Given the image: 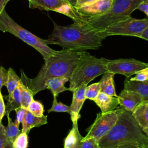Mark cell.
I'll list each match as a JSON object with an SVG mask.
<instances>
[{
  "label": "cell",
  "instance_id": "obj_1",
  "mask_svg": "<svg viewBox=\"0 0 148 148\" xmlns=\"http://www.w3.org/2000/svg\"><path fill=\"white\" fill-rule=\"evenodd\" d=\"M107 36L103 32L87 23H73L62 26L54 22V29L49 35L51 45H58L63 49L84 51L96 50L102 46Z\"/></svg>",
  "mask_w": 148,
  "mask_h": 148
},
{
  "label": "cell",
  "instance_id": "obj_2",
  "mask_svg": "<svg viewBox=\"0 0 148 148\" xmlns=\"http://www.w3.org/2000/svg\"><path fill=\"white\" fill-rule=\"evenodd\" d=\"M83 51L63 49L45 60V64L36 76L28 78L21 69L20 82L32 92L33 95L43 90L45 82L50 78L64 77L69 79Z\"/></svg>",
  "mask_w": 148,
  "mask_h": 148
},
{
  "label": "cell",
  "instance_id": "obj_3",
  "mask_svg": "<svg viewBox=\"0 0 148 148\" xmlns=\"http://www.w3.org/2000/svg\"><path fill=\"white\" fill-rule=\"evenodd\" d=\"M147 139L142 128L134 118L132 112L123 109L110 131L98 142L100 148H115L133 142H145Z\"/></svg>",
  "mask_w": 148,
  "mask_h": 148
},
{
  "label": "cell",
  "instance_id": "obj_4",
  "mask_svg": "<svg viewBox=\"0 0 148 148\" xmlns=\"http://www.w3.org/2000/svg\"><path fill=\"white\" fill-rule=\"evenodd\" d=\"M108 60L97 58L84 51L69 78V91L73 92L82 85H87L97 76L107 71Z\"/></svg>",
  "mask_w": 148,
  "mask_h": 148
},
{
  "label": "cell",
  "instance_id": "obj_5",
  "mask_svg": "<svg viewBox=\"0 0 148 148\" xmlns=\"http://www.w3.org/2000/svg\"><path fill=\"white\" fill-rule=\"evenodd\" d=\"M0 31L9 32L34 47L42 56L44 60L56 51L48 46V45H51V42L48 39L40 38L18 25L8 15L5 9L0 13Z\"/></svg>",
  "mask_w": 148,
  "mask_h": 148
},
{
  "label": "cell",
  "instance_id": "obj_6",
  "mask_svg": "<svg viewBox=\"0 0 148 148\" xmlns=\"http://www.w3.org/2000/svg\"><path fill=\"white\" fill-rule=\"evenodd\" d=\"M146 0H112L110 9L104 14L88 18L86 23L94 28L103 30L117 22L130 17L138 6Z\"/></svg>",
  "mask_w": 148,
  "mask_h": 148
},
{
  "label": "cell",
  "instance_id": "obj_7",
  "mask_svg": "<svg viewBox=\"0 0 148 148\" xmlns=\"http://www.w3.org/2000/svg\"><path fill=\"white\" fill-rule=\"evenodd\" d=\"M147 26L148 18L137 19L130 16L101 31L106 36L124 35L140 38L142 32Z\"/></svg>",
  "mask_w": 148,
  "mask_h": 148
},
{
  "label": "cell",
  "instance_id": "obj_8",
  "mask_svg": "<svg viewBox=\"0 0 148 148\" xmlns=\"http://www.w3.org/2000/svg\"><path fill=\"white\" fill-rule=\"evenodd\" d=\"M123 110L120 107L108 113H97L93 124L86 130L87 134L84 138L93 137L99 142L114 125Z\"/></svg>",
  "mask_w": 148,
  "mask_h": 148
},
{
  "label": "cell",
  "instance_id": "obj_9",
  "mask_svg": "<svg viewBox=\"0 0 148 148\" xmlns=\"http://www.w3.org/2000/svg\"><path fill=\"white\" fill-rule=\"evenodd\" d=\"M29 7L40 10H52L64 14L73 20L75 23H83L75 8L71 6L66 0H29Z\"/></svg>",
  "mask_w": 148,
  "mask_h": 148
},
{
  "label": "cell",
  "instance_id": "obj_10",
  "mask_svg": "<svg viewBox=\"0 0 148 148\" xmlns=\"http://www.w3.org/2000/svg\"><path fill=\"white\" fill-rule=\"evenodd\" d=\"M147 66L148 63L134 58H120L108 60L106 67L108 72L114 74H121L128 78Z\"/></svg>",
  "mask_w": 148,
  "mask_h": 148
},
{
  "label": "cell",
  "instance_id": "obj_11",
  "mask_svg": "<svg viewBox=\"0 0 148 148\" xmlns=\"http://www.w3.org/2000/svg\"><path fill=\"white\" fill-rule=\"evenodd\" d=\"M112 3V0H96L90 4L75 8V9L84 24L88 18L106 13L110 9Z\"/></svg>",
  "mask_w": 148,
  "mask_h": 148
},
{
  "label": "cell",
  "instance_id": "obj_12",
  "mask_svg": "<svg viewBox=\"0 0 148 148\" xmlns=\"http://www.w3.org/2000/svg\"><path fill=\"white\" fill-rule=\"evenodd\" d=\"M87 85H82L76 88L73 92V98L70 106L71 119L73 124L77 123L80 117V111L86 100L85 90Z\"/></svg>",
  "mask_w": 148,
  "mask_h": 148
},
{
  "label": "cell",
  "instance_id": "obj_13",
  "mask_svg": "<svg viewBox=\"0 0 148 148\" xmlns=\"http://www.w3.org/2000/svg\"><path fill=\"white\" fill-rule=\"evenodd\" d=\"M117 98L119 105L125 110L131 112L143 101L142 97L138 92L124 88L120 92Z\"/></svg>",
  "mask_w": 148,
  "mask_h": 148
},
{
  "label": "cell",
  "instance_id": "obj_14",
  "mask_svg": "<svg viewBox=\"0 0 148 148\" xmlns=\"http://www.w3.org/2000/svg\"><path fill=\"white\" fill-rule=\"evenodd\" d=\"M94 101L101 109L102 113H108L119 108V102L117 97L109 96L102 92L99 93Z\"/></svg>",
  "mask_w": 148,
  "mask_h": 148
},
{
  "label": "cell",
  "instance_id": "obj_15",
  "mask_svg": "<svg viewBox=\"0 0 148 148\" xmlns=\"http://www.w3.org/2000/svg\"><path fill=\"white\" fill-rule=\"evenodd\" d=\"M47 116L37 117L32 114L27 110L25 116L21 122L22 130L21 132H27L28 134L30 130L34 127H39L47 123Z\"/></svg>",
  "mask_w": 148,
  "mask_h": 148
},
{
  "label": "cell",
  "instance_id": "obj_16",
  "mask_svg": "<svg viewBox=\"0 0 148 148\" xmlns=\"http://www.w3.org/2000/svg\"><path fill=\"white\" fill-rule=\"evenodd\" d=\"M69 80V79L64 77L50 78L45 82L43 89H49L53 97H57L62 92L69 91V88L64 86V84Z\"/></svg>",
  "mask_w": 148,
  "mask_h": 148
},
{
  "label": "cell",
  "instance_id": "obj_17",
  "mask_svg": "<svg viewBox=\"0 0 148 148\" xmlns=\"http://www.w3.org/2000/svg\"><path fill=\"white\" fill-rule=\"evenodd\" d=\"M132 114L142 128L148 127V101H142L132 112Z\"/></svg>",
  "mask_w": 148,
  "mask_h": 148
},
{
  "label": "cell",
  "instance_id": "obj_18",
  "mask_svg": "<svg viewBox=\"0 0 148 148\" xmlns=\"http://www.w3.org/2000/svg\"><path fill=\"white\" fill-rule=\"evenodd\" d=\"M114 73L107 71L103 74L99 82L101 92H103L109 96L118 97L116 92L114 76Z\"/></svg>",
  "mask_w": 148,
  "mask_h": 148
},
{
  "label": "cell",
  "instance_id": "obj_19",
  "mask_svg": "<svg viewBox=\"0 0 148 148\" xmlns=\"http://www.w3.org/2000/svg\"><path fill=\"white\" fill-rule=\"evenodd\" d=\"M124 88L134 91L142 97L143 101H148V80L138 82L126 79L124 82Z\"/></svg>",
  "mask_w": 148,
  "mask_h": 148
},
{
  "label": "cell",
  "instance_id": "obj_20",
  "mask_svg": "<svg viewBox=\"0 0 148 148\" xmlns=\"http://www.w3.org/2000/svg\"><path fill=\"white\" fill-rule=\"evenodd\" d=\"M5 98L7 100V103L5 105V115L9 114L10 112L21 107V95L18 85L12 92L9 93L8 96H5Z\"/></svg>",
  "mask_w": 148,
  "mask_h": 148
},
{
  "label": "cell",
  "instance_id": "obj_21",
  "mask_svg": "<svg viewBox=\"0 0 148 148\" xmlns=\"http://www.w3.org/2000/svg\"><path fill=\"white\" fill-rule=\"evenodd\" d=\"M8 118V125L5 127V132L7 137L9 139L13 142L17 136L20 134V130H19V127H17L15 123L12 121L11 118L9 116V114H8L6 115Z\"/></svg>",
  "mask_w": 148,
  "mask_h": 148
},
{
  "label": "cell",
  "instance_id": "obj_22",
  "mask_svg": "<svg viewBox=\"0 0 148 148\" xmlns=\"http://www.w3.org/2000/svg\"><path fill=\"white\" fill-rule=\"evenodd\" d=\"M18 87L21 95V107L27 109L28 106L34 99L33 94L31 91L21 82L18 83Z\"/></svg>",
  "mask_w": 148,
  "mask_h": 148
},
{
  "label": "cell",
  "instance_id": "obj_23",
  "mask_svg": "<svg viewBox=\"0 0 148 148\" xmlns=\"http://www.w3.org/2000/svg\"><path fill=\"white\" fill-rule=\"evenodd\" d=\"M8 80L5 84L9 93L12 92L18 85L20 82V78L16 73L15 71L11 68L8 70Z\"/></svg>",
  "mask_w": 148,
  "mask_h": 148
},
{
  "label": "cell",
  "instance_id": "obj_24",
  "mask_svg": "<svg viewBox=\"0 0 148 148\" xmlns=\"http://www.w3.org/2000/svg\"><path fill=\"white\" fill-rule=\"evenodd\" d=\"M100 92L101 89L99 82L92 83L88 86H87L85 90L86 98L94 101V99L97 98Z\"/></svg>",
  "mask_w": 148,
  "mask_h": 148
},
{
  "label": "cell",
  "instance_id": "obj_25",
  "mask_svg": "<svg viewBox=\"0 0 148 148\" xmlns=\"http://www.w3.org/2000/svg\"><path fill=\"white\" fill-rule=\"evenodd\" d=\"M27 110L35 116L42 117L43 116L44 106L39 101L33 99L28 106Z\"/></svg>",
  "mask_w": 148,
  "mask_h": 148
},
{
  "label": "cell",
  "instance_id": "obj_26",
  "mask_svg": "<svg viewBox=\"0 0 148 148\" xmlns=\"http://www.w3.org/2000/svg\"><path fill=\"white\" fill-rule=\"evenodd\" d=\"M48 113L56 112H67L70 114V106L64 104L61 102H58L57 97H53V101L50 109L47 110Z\"/></svg>",
  "mask_w": 148,
  "mask_h": 148
},
{
  "label": "cell",
  "instance_id": "obj_27",
  "mask_svg": "<svg viewBox=\"0 0 148 148\" xmlns=\"http://www.w3.org/2000/svg\"><path fill=\"white\" fill-rule=\"evenodd\" d=\"M28 138L27 132H21L13 142V148H27Z\"/></svg>",
  "mask_w": 148,
  "mask_h": 148
},
{
  "label": "cell",
  "instance_id": "obj_28",
  "mask_svg": "<svg viewBox=\"0 0 148 148\" xmlns=\"http://www.w3.org/2000/svg\"><path fill=\"white\" fill-rule=\"evenodd\" d=\"M0 148H13V142L7 137L5 127L0 123Z\"/></svg>",
  "mask_w": 148,
  "mask_h": 148
},
{
  "label": "cell",
  "instance_id": "obj_29",
  "mask_svg": "<svg viewBox=\"0 0 148 148\" xmlns=\"http://www.w3.org/2000/svg\"><path fill=\"white\" fill-rule=\"evenodd\" d=\"M80 148H100L98 141L93 137L84 138L80 141Z\"/></svg>",
  "mask_w": 148,
  "mask_h": 148
},
{
  "label": "cell",
  "instance_id": "obj_30",
  "mask_svg": "<svg viewBox=\"0 0 148 148\" xmlns=\"http://www.w3.org/2000/svg\"><path fill=\"white\" fill-rule=\"evenodd\" d=\"M130 80L131 81L138 82H145L148 80V66L138 71L135 74V76L131 77Z\"/></svg>",
  "mask_w": 148,
  "mask_h": 148
},
{
  "label": "cell",
  "instance_id": "obj_31",
  "mask_svg": "<svg viewBox=\"0 0 148 148\" xmlns=\"http://www.w3.org/2000/svg\"><path fill=\"white\" fill-rule=\"evenodd\" d=\"M146 140L145 142H133L127 143L120 145L115 148H148Z\"/></svg>",
  "mask_w": 148,
  "mask_h": 148
},
{
  "label": "cell",
  "instance_id": "obj_32",
  "mask_svg": "<svg viewBox=\"0 0 148 148\" xmlns=\"http://www.w3.org/2000/svg\"><path fill=\"white\" fill-rule=\"evenodd\" d=\"M26 111H27V109L22 107H20L15 110V112L16 113V118L14 123L17 127H19L20 124L22 122L25 116Z\"/></svg>",
  "mask_w": 148,
  "mask_h": 148
},
{
  "label": "cell",
  "instance_id": "obj_33",
  "mask_svg": "<svg viewBox=\"0 0 148 148\" xmlns=\"http://www.w3.org/2000/svg\"><path fill=\"white\" fill-rule=\"evenodd\" d=\"M8 71L3 66H0V91L3 86L5 85L8 80Z\"/></svg>",
  "mask_w": 148,
  "mask_h": 148
},
{
  "label": "cell",
  "instance_id": "obj_34",
  "mask_svg": "<svg viewBox=\"0 0 148 148\" xmlns=\"http://www.w3.org/2000/svg\"><path fill=\"white\" fill-rule=\"evenodd\" d=\"M5 105L3 101L2 95L0 91V123H1L2 119L5 115Z\"/></svg>",
  "mask_w": 148,
  "mask_h": 148
},
{
  "label": "cell",
  "instance_id": "obj_35",
  "mask_svg": "<svg viewBox=\"0 0 148 148\" xmlns=\"http://www.w3.org/2000/svg\"><path fill=\"white\" fill-rule=\"evenodd\" d=\"M137 9H139L140 11L144 12L146 16L148 17V0H146L142 2L137 8Z\"/></svg>",
  "mask_w": 148,
  "mask_h": 148
},
{
  "label": "cell",
  "instance_id": "obj_36",
  "mask_svg": "<svg viewBox=\"0 0 148 148\" xmlns=\"http://www.w3.org/2000/svg\"><path fill=\"white\" fill-rule=\"evenodd\" d=\"M95 1L96 0H77L75 8H80L81 6L90 4Z\"/></svg>",
  "mask_w": 148,
  "mask_h": 148
},
{
  "label": "cell",
  "instance_id": "obj_37",
  "mask_svg": "<svg viewBox=\"0 0 148 148\" xmlns=\"http://www.w3.org/2000/svg\"><path fill=\"white\" fill-rule=\"evenodd\" d=\"M140 38L145 39L148 41V26L143 30V31L142 32V33L140 35Z\"/></svg>",
  "mask_w": 148,
  "mask_h": 148
},
{
  "label": "cell",
  "instance_id": "obj_38",
  "mask_svg": "<svg viewBox=\"0 0 148 148\" xmlns=\"http://www.w3.org/2000/svg\"><path fill=\"white\" fill-rule=\"evenodd\" d=\"M8 1V0H0V13L5 9Z\"/></svg>",
  "mask_w": 148,
  "mask_h": 148
},
{
  "label": "cell",
  "instance_id": "obj_39",
  "mask_svg": "<svg viewBox=\"0 0 148 148\" xmlns=\"http://www.w3.org/2000/svg\"><path fill=\"white\" fill-rule=\"evenodd\" d=\"M66 1L68 2V3L71 6H72L73 8H75V5H76L77 0H66Z\"/></svg>",
  "mask_w": 148,
  "mask_h": 148
},
{
  "label": "cell",
  "instance_id": "obj_40",
  "mask_svg": "<svg viewBox=\"0 0 148 148\" xmlns=\"http://www.w3.org/2000/svg\"><path fill=\"white\" fill-rule=\"evenodd\" d=\"M82 139L79 140V141H77L73 146H71V147L69 148H80V141H81Z\"/></svg>",
  "mask_w": 148,
  "mask_h": 148
},
{
  "label": "cell",
  "instance_id": "obj_41",
  "mask_svg": "<svg viewBox=\"0 0 148 148\" xmlns=\"http://www.w3.org/2000/svg\"><path fill=\"white\" fill-rule=\"evenodd\" d=\"M142 130H143V132L146 134V136H147V139H148V127H146V128H143V129H142Z\"/></svg>",
  "mask_w": 148,
  "mask_h": 148
},
{
  "label": "cell",
  "instance_id": "obj_42",
  "mask_svg": "<svg viewBox=\"0 0 148 148\" xmlns=\"http://www.w3.org/2000/svg\"><path fill=\"white\" fill-rule=\"evenodd\" d=\"M146 143H147V145H148V139H147V140H146Z\"/></svg>",
  "mask_w": 148,
  "mask_h": 148
},
{
  "label": "cell",
  "instance_id": "obj_43",
  "mask_svg": "<svg viewBox=\"0 0 148 148\" xmlns=\"http://www.w3.org/2000/svg\"><path fill=\"white\" fill-rule=\"evenodd\" d=\"M8 1H10V0H8Z\"/></svg>",
  "mask_w": 148,
  "mask_h": 148
},
{
  "label": "cell",
  "instance_id": "obj_44",
  "mask_svg": "<svg viewBox=\"0 0 148 148\" xmlns=\"http://www.w3.org/2000/svg\"><path fill=\"white\" fill-rule=\"evenodd\" d=\"M28 1H29V0H28Z\"/></svg>",
  "mask_w": 148,
  "mask_h": 148
},
{
  "label": "cell",
  "instance_id": "obj_45",
  "mask_svg": "<svg viewBox=\"0 0 148 148\" xmlns=\"http://www.w3.org/2000/svg\"></svg>",
  "mask_w": 148,
  "mask_h": 148
}]
</instances>
